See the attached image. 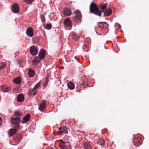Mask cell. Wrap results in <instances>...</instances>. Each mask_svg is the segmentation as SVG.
<instances>
[{
  "instance_id": "6da1fadb",
  "label": "cell",
  "mask_w": 149,
  "mask_h": 149,
  "mask_svg": "<svg viewBox=\"0 0 149 149\" xmlns=\"http://www.w3.org/2000/svg\"><path fill=\"white\" fill-rule=\"evenodd\" d=\"M33 112L29 111L18 109L11 116L10 122L13 128L19 129L21 124L28 123L33 117Z\"/></svg>"
},
{
  "instance_id": "7a4b0ae2",
  "label": "cell",
  "mask_w": 149,
  "mask_h": 149,
  "mask_svg": "<svg viewBox=\"0 0 149 149\" xmlns=\"http://www.w3.org/2000/svg\"><path fill=\"white\" fill-rule=\"evenodd\" d=\"M9 76L12 84V92L21 91L24 82L22 74L19 70H16L13 71Z\"/></svg>"
},
{
  "instance_id": "3957f363",
  "label": "cell",
  "mask_w": 149,
  "mask_h": 149,
  "mask_svg": "<svg viewBox=\"0 0 149 149\" xmlns=\"http://www.w3.org/2000/svg\"><path fill=\"white\" fill-rule=\"evenodd\" d=\"M121 6L120 4L116 1H113L107 6L106 10L104 13V16L106 19L111 20L116 17L120 10Z\"/></svg>"
},
{
  "instance_id": "277c9868",
  "label": "cell",
  "mask_w": 149,
  "mask_h": 149,
  "mask_svg": "<svg viewBox=\"0 0 149 149\" xmlns=\"http://www.w3.org/2000/svg\"><path fill=\"white\" fill-rule=\"evenodd\" d=\"M59 9L61 15L63 18L71 16L72 12L75 10L72 3L68 1H62L59 6Z\"/></svg>"
},
{
  "instance_id": "5b68a950",
  "label": "cell",
  "mask_w": 149,
  "mask_h": 149,
  "mask_svg": "<svg viewBox=\"0 0 149 149\" xmlns=\"http://www.w3.org/2000/svg\"><path fill=\"white\" fill-rule=\"evenodd\" d=\"M25 1H15L11 6V10L13 13L18 14H21L28 9V5L25 4Z\"/></svg>"
},
{
  "instance_id": "8992f818",
  "label": "cell",
  "mask_w": 149,
  "mask_h": 149,
  "mask_svg": "<svg viewBox=\"0 0 149 149\" xmlns=\"http://www.w3.org/2000/svg\"><path fill=\"white\" fill-rule=\"evenodd\" d=\"M0 91L10 92L12 91V86L9 76L0 79Z\"/></svg>"
},
{
  "instance_id": "52a82bcc",
  "label": "cell",
  "mask_w": 149,
  "mask_h": 149,
  "mask_svg": "<svg viewBox=\"0 0 149 149\" xmlns=\"http://www.w3.org/2000/svg\"><path fill=\"white\" fill-rule=\"evenodd\" d=\"M10 62L0 56V77L6 76L10 71Z\"/></svg>"
},
{
  "instance_id": "ba28073f",
  "label": "cell",
  "mask_w": 149,
  "mask_h": 149,
  "mask_svg": "<svg viewBox=\"0 0 149 149\" xmlns=\"http://www.w3.org/2000/svg\"><path fill=\"white\" fill-rule=\"evenodd\" d=\"M95 30L98 35H105L109 33V24L106 22H99L95 27Z\"/></svg>"
},
{
  "instance_id": "9c48e42d",
  "label": "cell",
  "mask_w": 149,
  "mask_h": 149,
  "mask_svg": "<svg viewBox=\"0 0 149 149\" xmlns=\"http://www.w3.org/2000/svg\"><path fill=\"white\" fill-rule=\"evenodd\" d=\"M26 78L29 82H34L38 79V75L35 70L31 68H27L24 70Z\"/></svg>"
},
{
  "instance_id": "30bf717a",
  "label": "cell",
  "mask_w": 149,
  "mask_h": 149,
  "mask_svg": "<svg viewBox=\"0 0 149 149\" xmlns=\"http://www.w3.org/2000/svg\"><path fill=\"white\" fill-rule=\"evenodd\" d=\"M28 62L31 68L34 70H37L38 72L40 71L42 63L41 62V60L38 56L30 57L29 60Z\"/></svg>"
},
{
  "instance_id": "8fae6325",
  "label": "cell",
  "mask_w": 149,
  "mask_h": 149,
  "mask_svg": "<svg viewBox=\"0 0 149 149\" xmlns=\"http://www.w3.org/2000/svg\"><path fill=\"white\" fill-rule=\"evenodd\" d=\"M54 106L53 104L49 102L48 101L43 100L40 103L39 109L43 112H49L54 110Z\"/></svg>"
},
{
  "instance_id": "7c38bea8",
  "label": "cell",
  "mask_w": 149,
  "mask_h": 149,
  "mask_svg": "<svg viewBox=\"0 0 149 149\" xmlns=\"http://www.w3.org/2000/svg\"><path fill=\"white\" fill-rule=\"evenodd\" d=\"M144 139V137L140 133L134 134L132 139V142L136 147L140 146L143 144Z\"/></svg>"
},
{
  "instance_id": "4fadbf2b",
  "label": "cell",
  "mask_w": 149,
  "mask_h": 149,
  "mask_svg": "<svg viewBox=\"0 0 149 149\" xmlns=\"http://www.w3.org/2000/svg\"><path fill=\"white\" fill-rule=\"evenodd\" d=\"M74 16L72 17L71 19L72 23L75 26L80 24L81 22L82 15L80 10L75 11L73 13Z\"/></svg>"
},
{
  "instance_id": "5bb4252c",
  "label": "cell",
  "mask_w": 149,
  "mask_h": 149,
  "mask_svg": "<svg viewBox=\"0 0 149 149\" xmlns=\"http://www.w3.org/2000/svg\"><path fill=\"white\" fill-rule=\"evenodd\" d=\"M62 25L66 30H70L73 26V23L70 18H66L61 20Z\"/></svg>"
},
{
  "instance_id": "9a60e30c",
  "label": "cell",
  "mask_w": 149,
  "mask_h": 149,
  "mask_svg": "<svg viewBox=\"0 0 149 149\" xmlns=\"http://www.w3.org/2000/svg\"><path fill=\"white\" fill-rule=\"evenodd\" d=\"M90 9V12L94 14L98 15V16H101V15H102V13L100 12L99 8H98L95 1H93L91 4Z\"/></svg>"
},
{
  "instance_id": "2e32d148",
  "label": "cell",
  "mask_w": 149,
  "mask_h": 149,
  "mask_svg": "<svg viewBox=\"0 0 149 149\" xmlns=\"http://www.w3.org/2000/svg\"><path fill=\"white\" fill-rule=\"evenodd\" d=\"M95 1L101 13L104 12V11L107 8V6H108V2H107V1H104V0Z\"/></svg>"
},
{
  "instance_id": "e0dca14e",
  "label": "cell",
  "mask_w": 149,
  "mask_h": 149,
  "mask_svg": "<svg viewBox=\"0 0 149 149\" xmlns=\"http://www.w3.org/2000/svg\"><path fill=\"white\" fill-rule=\"evenodd\" d=\"M39 49L36 46H33L30 47L29 49H28L26 51V54L29 56H36L38 54Z\"/></svg>"
},
{
  "instance_id": "ac0fdd59",
  "label": "cell",
  "mask_w": 149,
  "mask_h": 149,
  "mask_svg": "<svg viewBox=\"0 0 149 149\" xmlns=\"http://www.w3.org/2000/svg\"><path fill=\"white\" fill-rule=\"evenodd\" d=\"M25 97L24 94L22 93L18 94L16 95L15 100L14 103L16 106H19L22 104L25 101Z\"/></svg>"
},
{
  "instance_id": "d6986e66",
  "label": "cell",
  "mask_w": 149,
  "mask_h": 149,
  "mask_svg": "<svg viewBox=\"0 0 149 149\" xmlns=\"http://www.w3.org/2000/svg\"><path fill=\"white\" fill-rule=\"evenodd\" d=\"M36 27L35 26H31L29 27L28 29H27L26 34L29 37H32V36L36 35Z\"/></svg>"
},
{
  "instance_id": "ffe728a7",
  "label": "cell",
  "mask_w": 149,
  "mask_h": 149,
  "mask_svg": "<svg viewBox=\"0 0 149 149\" xmlns=\"http://www.w3.org/2000/svg\"><path fill=\"white\" fill-rule=\"evenodd\" d=\"M81 145L83 146L84 149H92V145L91 143L87 139H82L80 141Z\"/></svg>"
},
{
  "instance_id": "44dd1931",
  "label": "cell",
  "mask_w": 149,
  "mask_h": 149,
  "mask_svg": "<svg viewBox=\"0 0 149 149\" xmlns=\"http://www.w3.org/2000/svg\"><path fill=\"white\" fill-rule=\"evenodd\" d=\"M6 123V116L4 114L0 113V128L3 127Z\"/></svg>"
},
{
  "instance_id": "7402d4cb",
  "label": "cell",
  "mask_w": 149,
  "mask_h": 149,
  "mask_svg": "<svg viewBox=\"0 0 149 149\" xmlns=\"http://www.w3.org/2000/svg\"><path fill=\"white\" fill-rule=\"evenodd\" d=\"M47 51L44 49H41L40 51V54H39V58L41 60H43L46 57V55H47Z\"/></svg>"
},
{
  "instance_id": "603a6c76",
  "label": "cell",
  "mask_w": 149,
  "mask_h": 149,
  "mask_svg": "<svg viewBox=\"0 0 149 149\" xmlns=\"http://www.w3.org/2000/svg\"><path fill=\"white\" fill-rule=\"evenodd\" d=\"M68 86L71 90L74 89L75 88L74 84L72 82H69L68 83Z\"/></svg>"
},
{
  "instance_id": "cb8c5ba5",
  "label": "cell",
  "mask_w": 149,
  "mask_h": 149,
  "mask_svg": "<svg viewBox=\"0 0 149 149\" xmlns=\"http://www.w3.org/2000/svg\"><path fill=\"white\" fill-rule=\"evenodd\" d=\"M51 27H52V25H51V24H47V26H46V29H49L51 28Z\"/></svg>"
},
{
  "instance_id": "d4e9b609",
  "label": "cell",
  "mask_w": 149,
  "mask_h": 149,
  "mask_svg": "<svg viewBox=\"0 0 149 149\" xmlns=\"http://www.w3.org/2000/svg\"><path fill=\"white\" fill-rule=\"evenodd\" d=\"M1 95H0V102H1Z\"/></svg>"
}]
</instances>
